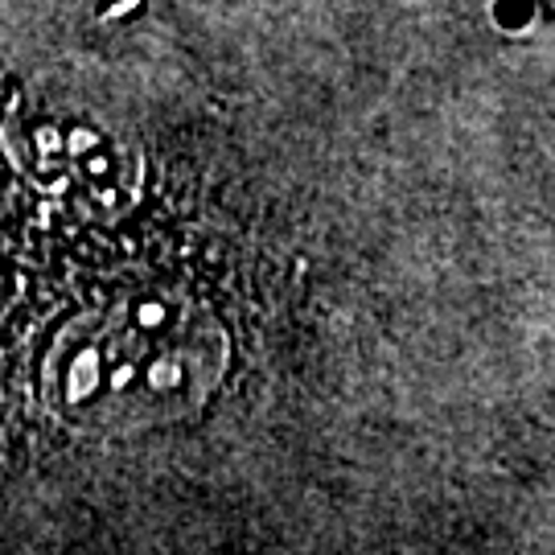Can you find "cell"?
Returning <instances> with one entry per match:
<instances>
[{"instance_id":"obj_1","label":"cell","mask_w":555,"mask_h":555,"mask_svg":"<svg viewBox=\"0 0 555 555\" xmlns=\"http://www.w3.org/2000/svg\"><path fill=\"white\" fill-rule=\"evenodd\" d=\"M219 371L222 341L210 321L178 300L137 297L62 337L46 391L82 424L144 428L202 408Z\"/></svg>"}]
</instances>
